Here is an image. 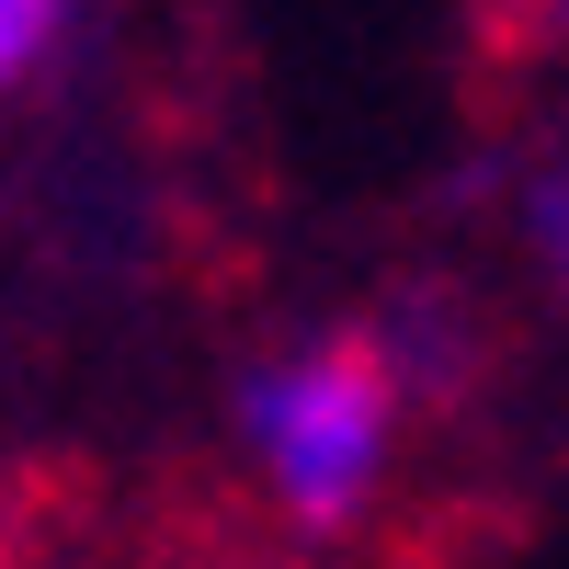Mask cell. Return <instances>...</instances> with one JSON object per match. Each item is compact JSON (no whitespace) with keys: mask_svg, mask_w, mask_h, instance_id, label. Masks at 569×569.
<instances>
[{"mask_svg":"<svg viewBox=\"0 0 569 569\" xmlns=\"http://www.w3.org/2000/svg\"><path fill=\"white\" fill-rule=\"evenodd\" d=\"M399 353L388 330H319V342H297L284 365H262L240 388V421H251V456L262 479L284 501V525L297 536H330L353 525L376 467H388V421H399Z\"/></svg>","mask_w":569,"mask_h":569,"instance_id":"obj_1","label":"cell"},{"mask_svg":"<svg viewBox=\"0 0 569 569\" xmlns=\"http://www.w3.org/2000/svg\"><path fill=\"white\" fill-rule=\"evenodd\" d=\"M91 525V479L58 456H0V569H69Z\"/></svg>","mask_w":569,"mask_h":569,"instance_id":"obj_2","label":"cell"},{"mask_svg":"<svg viewBox=\"0 0 569 569\" xmlns=\"http://www.w3.org/2000/svg\"><path fill=\"white\" fill-rule=\"evenodd\" d=\"M525 240H536V262L558 273V297H569V137L525 171Z\"/></svg>","mask_w":569,"mask_h":569,"instance_id":"obj_3","label":"cell"},{"mask_svg":"<svg viewBox=\"0 0 569 569\" xmlns=\"http://www.w3.org/2000/svg\"><path fill=\"white\" fill-rule=\"evenodd\" d=\"M58 12H69V0H0V91L58 46Z\"/></svg>","mask_w":569,"mask_h":569,"instance_id":"obj_4","label":"cell"}]
</instances>
